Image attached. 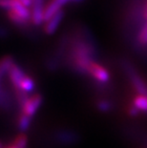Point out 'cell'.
Segmentation results:
<instances>
[{
  "instance_id": "ba28073f",
  "label": "cell",
  "mask_w": 147,
  "mask_h": 148,
  "mask_svg": "<svg viewBox=\"0 0 147 148\" xmlns=\"http://www.w3.org/2000/svg\"><path fill=\"white\" fill-rule=\"evenodd\" d=\"M95 106L96 108L101 113H109L113 110L114 104L110 99L106 97H98L95 100Z\"/></svg>"
},
{
  "instance_id": "3957f363",
  "label": "cell",
  "mask_w": 147,
  "mask_h": 148,
  "mask_svg": "<svg viewBox=\"0 0 147 148\" xmlns=\"http://www.w3.org/2000/svg\"><path fill=\"white\" fill-rule=\"evenodd\" d=\"M55 140L62 145H72V144L77 143L79 140V135L77 132L69 129H62L55 132Z\"/></svg>"
},
{
  "instance_id": "e0dca14e",
  "label": "cell",
  "mask_w": 147,
  "mask_h": 148,
  "mask_svg": "<svg viewBox=\"0 0 147 148\" xmlns=\"http://www.w3.org/2000/svg\"><path fill=\"white\" fill-rule=\"evenodd\" d=\"M0 148H3V144H2V141L0 140Z\"/></svg>"
},
{
  "instance_id": "277c9868",
  "label": "cell",
  "mask_w": 147,
  "mask_h": 148,
  "mask_svg": "<svg viewBox=\"0 0 147 148\" xmlns=\"http://www.w3.org/2000/svg\"><path fill=\"white\" fill-rule=\"evenodd\" d=\"M26 75L27 74L25 73L23 68L14 62V63L12 65V67L10 68V70H9L7 77L9 78V81H10L12 87L17 88L18 85L20 83V81L23 79V77Z\"/></svg>"
},
{
  "instance_id": "8fae6325",
  "label": "cell",
  "mask_w": 147,
  "mask_h": 148,
  "mask_svg": "<svg viewBox=\"0 0 147 148\" xmlns=\"http://www.w3.org/2000/svg\"><path fill=\"white\" fill-rule=\"evenodd\" d=\"M12 143L17 148H27L28 146V137L24 133L16 135L12 140Z\"/></svg>"
},
{
  "instance_id": "4fadbf2b",
  "label": "cell",
  "mask_w": 147,
  "mask_h": 148,
  "mask_svg": "<svg viewBox=\"0 0 147 148\" xmlns=\"http://www.w3.org/2000/svg\"><path fill=\"white\" fill-rule=\"evenodd\" d=\"M126 113L130 116H137L139 115V111L133 104H129L126 107Z\"/></svg>"
},
{
  "instance_id": "7a4b0ae2",
  "label": "cell",
  "mask_w": 147,
  "mask_h": 148,
  "mask_svg": "<svg viewBox=\"0 0 147 148\" xmlns=\"http://www.w3.org/2000/svg\"><path fill=\"white\" fill-rule=\"evenodd\" d=\"M43 103V97L40 94H33L27 99L24 104L19 108V112L33 118Z\"/></svg>"
},
{
  "instance_id": "5b68a950",
  "label": "cell",
  "mask_w": 147,
  "mask_h": 148,
  "mask_svg": "<svg viewBox=\"0 0 147 148\" xmlns=\"http://www.w3.org/2000/svg\"><path fill=\"white\" fill-rule=\"evenodd\" d=\"M63 17H64V11L59 12L57 14H55L49 20L44 22V24H43V32L46 34H49V36L55 34V32L57 30V28L62 22Z\"/></svg>"
},
{
  "instance_id": "8992f818",
  "label": "cell",
  "mask_w": 147,
  "mask_h": 148,
  "mask_svg": "<svg viewBox=\"0 0 147 148\" xmlns=\"http://www.w3.org/2000/svg\"><path fill=\"white\" fill-rule=\"evenodd\" d=\"M32 119L31 116L23 114L22 112H18L16 115V121H15V125L20 133H24L31 127L32 124Z\"/></svg>"
},
{
  "instance_id": "7c38bea8",
  "label": "cell",
  "mask_w": 147,
  "mask_h": 148,
  "mask_svg": "<svg viewBox=\"0 0 147 148\" xmlns=\"http://www.w3.org/2000/svg\"><path fill=\"white\" fill-rule=\"evenodd\" d=\"M137 40H139V43L142 44V45H146L147 44V23L140 30L139 36H137Z\"/></svg>"
},
{
  "instance_id": "52a82bcc",
  "label": "cell",
  "mask_w": 147,
  "mask_h": 148,
  "mask_svg": "<svg viewBox=\"0 0 147 148\" xmlns=\"http://www.w3.org/2000/svg\"><path fill=\"white\" fill-rule=\"evenodd\" d=\"M14 89H20L28 94L33 93L34 89H36V80L34 79L33 77H31L30 75L27 74L23 77V79L20 81L18 87L14 88Z\"/></svg>"
},
{
  "instance_id": "2e32d148",
  "label": "cell",
  "mask_w": 147,
  "mask_h": 148,
  "mask_svg": "<svg viewBox=\"0 0 147 148\" xmlns=\"http://www.w3.org/2000/svg\"><path fill=\"white\" fill-rule=\"evenodd\" d=\"M144 16L147 19V4H146V7H145V10H144Z\"/></svg>"
},
{
  "instance_id": "9c48e42d",
  "label": "cell",
  "mask_w": 147,
  "mask_h": 148,
  "mask_svg": "<svg viewBox=\"0 0 147 148\" xmlns=\"http://www.w3.org/2000/svg\"><path fill=\"white\" fill-rule=\"evenodd\" d=\"M14 63V59L11 56H5L0 58V80L8 75L9 70Z\"/></svg>"
},
{
  "instance_id": "5bb4252c",
  "label": "cell",
  "mask_w": 147,
  "mask_h": 148,
  "mask_svg": "<svg viewBox=\"0 0 147 148\" xmlns=\"http://www.w3.org/2000/svg\"><path fill=\"white\" fill-rule=\"evenodd\" d=\"M3 148H17L15 145H14V144H12V143L9 144V145H7V146H5V147H3Z\"/></svg>"
},
{
  "instance_id": "30bf717a",
  "label": "cell",
  "mask_w": 147,
  "mask_h": 148,
  "mask_svg": "<svg viewBox=\"0 0 147 148\" xmlns=\"http://www.w3.org/2000/svg\"><path fill=\"white\" fill-rule=\"evenodd\" d=\"M132 104L139 112L147 113V95H137L132 100Z\"/></svg>"
},
{
  "instance_id": "6da1fadb",
  "label": "cell",
  "mask_w": 147,
  "mask_h": 148,
  "mask_svg": "<svg viewBox=\"0 0 147 148\" xmlns=\"http://www.w3.org/2000/svg\"><path fill=\"white\" fill-rule=\"evenodd\" d=\"M87 77H89L96 85V87L101 90V87H104L110 81L111 75L105 66H103L101 62L94 60L91 62L88 67Z\"/></svg>"
},
{
  "instance_id": "9a60e30c",
  "label": "cell",
  "mask_w": 147,
  "mask_h": 148,
  "mask_svg": "<svg viewBox=\"0 0 147 148\" xmlns=\"http://www.w3.org/2000/svg\"><path fill=\"white\" fill-rule=\"evenodd\" d=\"M67 3H71V2H77V1H79V0H65Z\"/></svg>"
}]
</instances>
